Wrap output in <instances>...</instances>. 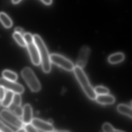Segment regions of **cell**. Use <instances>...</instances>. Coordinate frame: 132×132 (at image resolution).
<instances>
[{
  "mask_svg": "<svg viewBox=\"0 0 132 132\" xmlns=\"http://www.w3.org/2000/svg\"><path fill=\"white\" fill-rule=\"evenodd\" d=\"M33 37L34 43L40 54L42 69L45 73H49L51 70V62L47 48L42 38L39 35H34Z\"/></svg>",
  "mask_w": 132,
  "mask_h": 132,
  "instance_id": "1",
  "label": "cell"
},
{
  "mask_svg": "<svg viewBox=\"0 0 132 132\" xmlns=\"http://www.w3.org/2000/svg\"><path fill=\"white\" fill-rule=\"evenodd\" d=\"M73 71L77 80L87 96L90 99L95 100L97 95L82 69L76 66L75 67Z\"/></svg>",
  "mask_w": 132,
  "mask_h": 132,
  "instance_id": "2",
  "label": "cell"
},
{
  "mask_svg": "<svg viewBox=\"0 0 132 132\" xmlns=\"http://www.w3.org/2000/svg\"><path fill=\"white\" fill-rule=\"evenodd\" d=\"M21 75L31 91L34 92H37L40 90V83L30 68H24L21 71Z\"/></svg>",
  "mask_w": 132,
  "mask_h": 132,
  "instance_id": "3",
  "label": "cell"
},
{
  "mask_svg": "<svg viewBox=\"0 0 132 132\" xmlns=\"http://www.w3.org/2000/svg\"><path fill=\"white\" fill-rule=\"evenodd\" d=\"M0 116L4 121L17 129L23 127L22 120L10 110H3L0 112Z\"/></svg>",
  "mask_w": 132,
  "mask_h": 132,
  "instance_id": "4",
  "label": "cell"
},
{
  "mask_svg": "<svg viewBox=\"0 0 132 132\" xmlns=\"http://www.w3.org/2000/svg\"><path fill=\"white\" fill-rule=\"evenodd\" d=\"M51 62L68 71L74 70V64L70 60L62 55L54 54L50 55Z\"/></svg>",
  "mask_w": 132,
  "mask_h": 132,
  "instance_id": "5",
  "label": "cell"
},
{
  "mask_svg": "<svg viewBox=\"0 0 132 132\" xmlns=\"http://www.w3.org/2000/svg\"><path fill=\"white\" fill-rule=\"evenodd\" d=\"M0 86L14 93L22 94L24 91V88L22 85L15 81L7 80L4 78H0Z\"/></svg>",
  "mask_w": 132,
  "mask_h": 132,
  "instance_id": "6",
  "label": "cell"
},
{
  "mask_svg": "<svg viewBox=\"0 0 132 132\" xmlns=\"http://www.w3.org/2000/svg\"><path fill=\"white\" fill-rule=\"evenodd\" d=\"M27 47L33 64L35 65H39L41 63L40 57L38 49L34 42L27 44Z\"/></svg>",
  "mask_w": 132,
  "mask_h": 132,
  "instance_id": "7",
  "label": "cell"
},
{
  "mask_svg": "<svg viewBox=\"0 0 132 132\" xmlns=\"http://www.w3.org/2000/svg\"><path fill=\"white\" fill-rule=\"evenodd\" d=\"M90 52L91 50L88 46L85 45L82 47L76 62V66L82 69L84 68L87 64Z\"/></svg>",
  "mask_w": 132,
  "mask_h": 132,
  "instance_id": "8",
  "label": "cell"
},
{
  "mask_svg": "<svg viewBox=\"0 0 132 132\" xmlns=\"http://www.w3.org/2000/svg\"><path fill=\"white\" fill-rule=\"evenodd\" d=\"M31 123L38 130L44 132H52L55 130L52 124L38 118H33Z\"/></svg>",
  "mask_w": 132,
  "mask_h": 132,
  "instance_id": "9",
  "label": "cell"
},
{
  "mask_svg": "<svg viewBox=\"0 0 132 132\" xmlns=\"http://www.w3.org/2000/svg\"><path fill=\"white\" fill-rule=\"evenodd\" d=\"M22 122L24 124L31 123L33 119V110L30 104H27L23 107Z\"/></svg>",
  "mask_w": 132,
  "mask_h": 132,
  "instance_id": "10",
  "label": "cell"
},
{
  "mask_svg": "<svg viewBox=\"0 0 132 132\" xmlns=\"http://www.w3.org/2000/svg\"><path fill=\"white\" fill-rule=\"evenodd\" d=\"M95 99L97 102L102 105H111L115 102L114 96L108 94L98 95L96 96Z\"/></svg>",
  "mask_w": 132,
  "mask_h": 132,
  "instance_id": "11",
  "label": "cell"
},
{
  "mask_svg": "<svg viewBox=\"0 0 132 132\" xmlns=\"http://www.w3.org/2000/svg\"><path fill=\"white\" fill-rule=\"evenodd\" d=\"M14 93L13 92L7 90L6 92L5 96L1 101V105L4 107L9 108L13 102Z\"/></svg>",
  "mask_w": 132,
  "mask_h": 132,
  "instance_id": "12",
  "label": "cell"
},
{
  "mask_svg": "<svg viewBox=\"0 0 132 132\" xmlns=\"http://www.w3.org/2000/svg\"><path fill=\"white\" fill-rule=\"evenodd\" d=\"M0 21L6 28H10L13 25L12 20L4 12L0 13Z\"/></svg>",
  "mask_w": 132,
  "mask_h": 132,
  "instance_id": "13",
  "label": "cell"
},
{
  "mask_svg": "<svg viewBox=\"0 0 132 132\" xmlns=\"http://www.w3.org/2000/svg\"><path fill=\"white\" fill-rule=\"evenodd\" d=\"M124 57L125 56L123 53L119 52L110 55L108 58V61L111 64H117L122 61Z\"/></svg>",
  "mask_w": 132,
  "mask_h": 132,
  "instance_id": "14",
  "label": "cell"
},
{
  "mask_svg": "<svg viewBox=\"0 0 132 132\" xmlns=\"http://www.w3.org/2000/svg\"><path fill=\"white\" fill-rule=\"evenodd\" d=\"M117 109L119 112L122 114L132 118V108L129 106L125 104H120L117 106Z\"/></svg>",
  "mask_w": 132,
  "mask_h": 132,
  "instance_id": "15",
  "label": "cell"
},
{
  "mask_svg": "<svg viewBox=\"0 0 132 132\" xmlns=\"http://www.w3.org/2000/svg\"><path fill=\"white\" fill-rule=\"evenodd\" d=\"M3 78L10 81H15L17 79L18 76L17 74L10 70H5L3 72Z\"/></svg>",
  "mask_w": 132,
  "mask_h": 132,
  "instance_id": "16",
  "label": "cell"
},
{
  "mask_svg": "<svg viewBox=\"0 0 132 132\" xmlns=\"http://www.w3.org/2000/svg\"><path fill=\"white\" fill-rule=\"evenodd\" d=\"M13 37L20 46L22 47L27 46V44L22 35L19 33L14 32L13 34Z\"/></svg>",
  "mask_w": 132,
  "mask_h": 132,
  "instance_id": "17",
  "label": "cell"
},
{
  "mask_svg": "<svg viewBox=\"0 0 132 132\" xmlns=\"http://www.w3.org/2000/svg\"><path fill=\"white\" fill-rule=\"evenodd\" d=\"M10 110L19 117H21L23 114V108L21 105H15L11 104L9 106Z\"/></svg>",
  "mask_w": 132,
  "mask_h": 132,
  "instance_id": "18",
  "label": "cell"
},
{
  "mask_svg": "<svg viewBox=\"0 0 132 132\" xmlns=\"http://www.w3.org/2000/svg\"><path fill=\"white\" fill-rule=\"evenodd\" d=\"M96 95H102L108 94L109 90L106 87L103 86H98L94 89Z\"/></svg>",
  "mask_w": 132,
  "mask_h": 132,
  "instance_id": "19",
  "label": "cell"
},
{
  "mask_svg": "<svg viewBox=\"0 0 132 132\" xmlns=\"http://www.w3.org/2000/svg\"><path fill=\"white\" fill-rule=\"evenodd\" d=\"M22 99L20 94L14 93L12 104L15 105H21Z\"/></svg>",
  "mask_w": 132,
  "mask_h": 132,
  "instance_id": "20",
  "label": "cell"
},
{
  "mask_svg": "<svg viewBox=\"0 0 132 132\" xmlns=\"http://www.w3.org/2000/svg\"><path fill=\"white\" fill-rule=\"evenodd\" d=\"M0 131L1 132H11L13 130L8 126L6 125L3 122L0 120Z\"/></svg>",
  "mask_w": 132,
  "mask_h": 132,
  "instance_id": "21",
  "label": "cell"
},
{
  "mask_svg": "<svg viewBox=\"0 0 132 132\" xmlns=\"http://www.w3.org/2000/svg\"><path fill=\"white\" fill-rule=\"evenodd\" d=\"M102 129L103 131L105 132H115L116 130L112 125L108 123H106L103 124Z\"/></svg>",
  "mask_w": 132,
  "mask_h": 132,
  "instance_id": "22",
  "label": "cell"
},
{
  "mask_svg": "<svg viewBox=\"0 0 132 132\" xmlns=\"http://www.w3.org/2000/svg\"><path fill=\"white\" fill-rule=\"evenodd\" d=\"M26 132H37L38 130L31 123L25 124L24 127Z\"/></svg>",
  "mask_w": 132,
  "mask_h": 132,
  "instance_id": "23",
  "label": "cell"
},
{
  "mask_svg": "<svg viewBox=\"0 0 132 132\" xmlns=\"http://www.w3.org/2000/svg\"><path fill=\"white\" fill-rule=\"evenodd\" d=\"M23 37L24 39L26 42V44L34 41L33 36H32V35L30 33H25L24 34Z\"/></svg>",
  "mask_w": 132,
  "mask_h": 132,
  "instance_id": "24",
  "label": "cell"
},
{
  "mask_svg": "<svg viewBox=\"0 0 132 132\" xmlns=\"http://www.w3.org/2000/svg\"><path fill=\"white\" fill-rule=\"evenodd\" d=\"M5 89L2 86H0V102H1L3 99L6 91Z\"/></svg>",
  "mask_w": 132,
  "mask_h": 132,
  "instance_id": "25",
  "label": "cell"
},
{
  "mask_svg": "<svg viewBox=\"0 0 132 132\" xmlns=\"http://www.w3.org/2000/svg\"><path fill=\"white\" fill-rule=\"evenodd\" d=\"M14 31L15 32L19 33L21 35L23 34L24 31L23 29L22 28L20 27H17L14 30Z\"/></svg>",
  "mask_w": 132,
  "mask_h": 132,
  "instance_id": "26",
  "label": "cell"
},
{
  "mask_svg": "<svg viewBox=\"0 0 132 132\" xmlns=\"http://www.w3.org/2000/svg\"><path fill=\"white\" fill-rule=\"evenodd\" d=\"M41 1L46 5H50L52 4V0H40Z\"/></svg>",
  "mask_w": 132,
  "mask_h": 132,
  "instance_id": "27",
  "label": "cell"
},
{
  "mask_svg": "<svg viewBox=\"0 0 132 132\" xmlns=\"http://www.w3.org/2000/svg\"><path fill=\"white\" fill-rule=\"evenodd\" d=\"M21 0H12V2L14 4H17L21 1Z\"/></svg>",
  "mask_w": 132,
  "mask_h": 132,
  "instance_id": "28",
  "label": "cell"
},
{
  "mask_svg": "<svg viewBox=\"0 0 132 132\" xmlns=\"http://www.w3.org/2000/svg\"><path fill=\"white\" fill-rule=\"evenodd\" d=\"M17 131H18V132H26L24 127L23 128H20V129H18Z\"/></svg>",
  "mask_w": 132,
  "mask_h": 132,
  "instance_id": "29",
  "label": "cell"
}]
</instances>
